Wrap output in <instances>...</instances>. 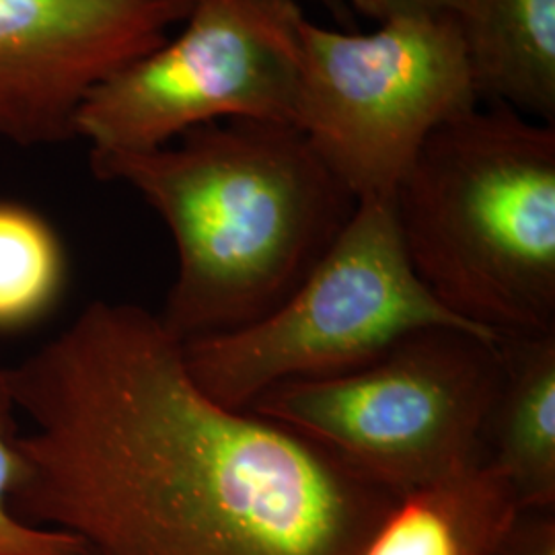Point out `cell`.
Listing matches in <instances>:
<instances>
[{"mask_svg":"<svg viewBox=\"0 0 555 555\" xmlns=\"http://www.w3.org/2000/svg\"><path fill=\"white\" fill-rule=\"evenodd\" d=\"M66 284L59 233L36 210L0 199V332L38 323Z\"/></svg>","mask_w":555,"mask_h":555,"instance_id":"7c38bea8","label":"cell"},{"mask_svg":"<svg viewBox=\"0 0 555 555\" xmlns=\"http://www.w3.org/2000/svg\"><path fill=\"white\" fill-rule=\"evenodd\" d=\"M490 555H555V508H518Z\"/></svg>","mask_w":555,"mask_h":555,"instance_id":"5bb4252c","label":"cell"},{"mask_svg":"<svg viewBox=\"0 0 555 555\" xmlns=\"http://www.w3.org/2000/svg\"><path fill=\"white\" fill-rule=\"evenodd\" d=\"M479 103L555 126V0H459Z\"/></svg>","mask_w":555,"mask_h":555,"instance_id":"30bf717a","label":"cell"},{"mask_svg":"<svg viewBox=\"0 0 555 555\" xmlns=\"http://www.w3.org/2000/svg\"><path fill=\"white\" fill-rule=\"evenodd\" d=\"M167 224L178 276L160 323L179 341L266 318L350 222L358 198L297 126L224 119L144 153L89 157Z\"/></svg>","mask_w":555,"mask_h":555,"instance_id":"7a4b0ae2","label":"cell"},{"mask_svg":"<svg viewBox=\"0 0 555 555\" xmlns=\"http://www.w3.org/2000/svg\"><path fill=\"white\" fill-rule=\"evenodd\" d=\"M516 511L508 481L481 465L399 498L362 555H490Z\"/></svg>","mask_w":555,"mask_h":555,"instance_id":"8fae6325","label":"cell"},{"mask_svg":"<svg viewBox=\"0 0 555 555\" xmlns=\"http://www.w3.org/2000/svg\"><path fill=\"white\" fill-rule=\"evenodd\" d=\"M500 339L461 327L420 330L350 373L276 385L247 410L408 496L483 465Z\"/></svg>","mask_w":555,"mask_h":555,"instance_id":"277c9868","label":"cell"},{"mask_svg":"<svg viewBox=\"0 0 555 555\" xmlns=\"http://www.w3.org/2000/svg\"><path fill=\"white\" fill-rule=\"evenodd\" d=\"M352 15L366 20L385 21L412 17V15H440L455 13L459 0H344Z\"/></svg>","mask_w":555,"mask_h":555,"instance_id":"9a60e30c","label":"cell"},{"mask_svg":"<svg viewBox=\"0 0 555 555\" xmlns=\"http://www.w3.org/2000/svg\"><path fill=\"white\" fill-rule=\"evenodd\" d=\"M295 119L358 199L393 196L420 146L479 105L455 15H412L371 34L300 20Z\"/></svg>","mask_w":555,"mask_h":555,"instance_id":"8992f818","label":"cell"},{"mask_svg":"<svg viewBox=\"0 0 555 555\" xmlns=\"http://www.w3.org/2000/svg\"><path fill=\"white\" fill-rule=\"evenodd\" d=\"M502 373L483 424V465L518 508H555V334L500 339Z\"/></svg>","mask_w":555,"mask_h":555,"instance_id":"9c48e42d","label":"cell"},{"mask_svg":"<svg viewBox=\"0 0 555 555\" xmlns=\"http://www.w3.org/2000/svg\"><path fill=\"white\" fill-rule=\"evenodd\" d=\"M194 0H0V139L75 137L89 93L159 48Z\"/></svg>","mask_w":555,"mask_h":555,"instance_id":"ba28073f","label":"cell"},{"mask_svg":"<svg viewBox=\"0 0 555 555\" xmlns=\"http://www.w3.org/2000/svg\"><path fill=\"white\" fill-rule=\"evenodd\" d=\"M408 258L456 318L555 334V126L479 103L420 146L393 192Z\"/></svg>","mask_w":555,"mask_h":555,"instance_id":"3957f363","label":"cell"},{"mask_svg":"<svg viewBox=\"0 0 555 555\" xmlns=\"http://www.w3.org/2000/svg\"><path fill=\"white\" fill-rule=\"evenodd\" d=\"M309 2H315L321 9H325L339 25V29H354L357 27V17L352 15V11L346 7L344 0H309Z\"/></svg>","mask_w":555,"mask_h":555,"instance_id":"2e32d148","label":"cell"},{"mask_svg":"<svg viewBox=\"0 0 555 555\" xmlns=\"http://www.w3.org/2000/svg\"><path fill=\"white\" fill-rule=\"evenodd\" d=\"M17 412L0 389V555H89L77 537L34 527L11 508V492L20 481L23 459Z\"/></svg>","mask_w":555,"mask_h":555,"instance_id":"4fadbf2b","label":"cell"},{"mask_svg":"<svg viewBox=\"0 0 555 555\" xmlns=\"http://www.w3.org/2000/svg\"><path fill=\"white\" fill-rule=\"evenodd\" d=\"M428 327L500 337L456 318L428 291L408 258L393 196H369L274 311L220 336L181 341V352L206 396L247 410L276 385L350 373Z\"/></svg>","mask_w":555,"mask_h":555,"instance_id":"5b68a950","label":"cell"},{"mask_svg":"<svg viewBox=\"0 0 555 555\" xmlns=\"http://www.w3.org/2000/svg\"><path fill=\"white\" fill-rule=\"evenodd\" d=\"M0 389L21 520L89 555H362L399 498L315 442L206 396L139 305L95 300Z\"/></svg>","mask_w":555,"mask_h":555,"instance_id":"6da1fadb","label":"cell"},{"mask_svg":"<svg viewBox=\"0 0 555 555\" xmlns=\"http://www.w3.org/2000/svg\"><path fill=\"white\" fill-rule=\"evenodd\" d=\"M302 17L298 0H194L176 36L89 93L75 137L105 157L224 119L293 124Z\"/></svg>","mask_w":555,"mask_h":555,"instance_id":"52a82bcc","label":"cell"}]
</instances>
